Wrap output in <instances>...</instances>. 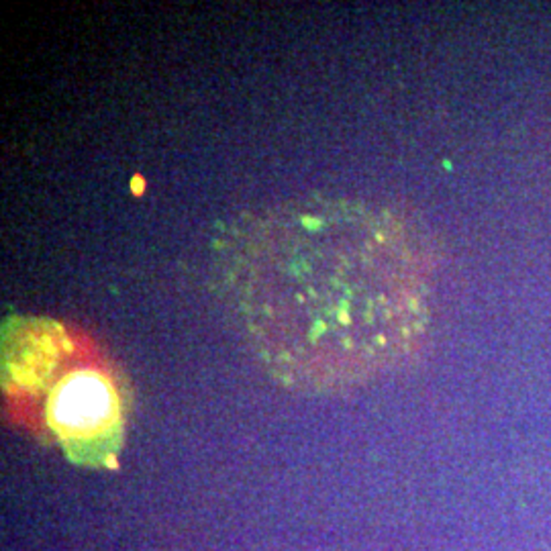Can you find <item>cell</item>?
<instances>
[{"instance_id":"1","label":"cell","mask_w":551,"mask_h":551,"mask_svg":"<svg viewBox=\"0 0 551 551\" xmlns=\"http://www.w3.org/2000/svg\"><path fill=\"white\" fill-rule=\"evenodd\" d=\"M221 284L239 329L288 390L339 392L398 366L429 325L419 239L390 211L298 198L241 219Z\"/></svg>"},{"instance_id":"2","label":"cell","mask_w":551,"mask_h":551,"mask_svg":"<svg viewBox=\"0 0 551 551\" xmlns=\"http://www.w3.org/2000/svg\"><path fill=\"white\" fill-rule=\"evenodd\" d=\"M0 382L13 423L80 468H117L131 390L88 335L56 319L11 315L0 331Z\"/></svg>"}]
</instances>
